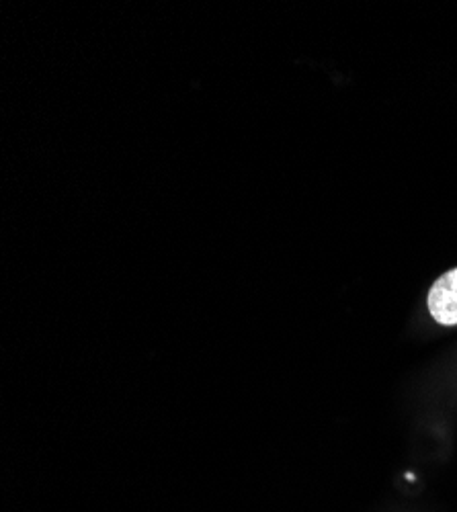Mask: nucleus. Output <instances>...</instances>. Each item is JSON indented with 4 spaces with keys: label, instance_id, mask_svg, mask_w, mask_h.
Instances as JSON below:
<instances>
[{
    "label": "nucleus",
    "instance_id": "1",
    "mask_svg": "<svg viewBox=\"0 0 457 512\" xmlns=\"http://www.w3.org/2000/svg\"><path fill=\"white\" fill-rule=\"evenodd\" d=\"M429 312L443 326L457 324V269L441 275L429 291Z\"/></svg>",
    "mask_w": 457,
    "mask_h": 512
}]
</instances>
